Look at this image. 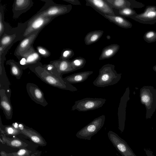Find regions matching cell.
I'll list each match as a JSON object with an SVG mask.
<instances>
[{
  "mask_svg": "<svg viewBox=\"0 0 156 156\" xmlns=\"http://www.w3.org/2000/svg\"><path fill=\"white\" fill-rule=\"evenodd\" d=\"M144 150L147 156H154L153 154V152L150 150L148 149H144Z\"/></svg>",
  "mask_w": 156,
  "mask_h": 156,
  "instance_id": "38",
  "label": "cell"
},
{
  "mask_svg": "<svg viewBox=\"0 0 156 156\" xmlns=\"http://www.w3.org/2000/svg\"><path fill=\"white\" fill-rule=\"evenodd\" d=\"M74 55V53L72 49L70 48L64 49L62 53L61 59L69 60Z\"/></svg>",
  "mask_w": 156,
  "mask_h": 156,
  "instance_id": "29",
  "label": "cell"
},
{
  "mask_svg": "<svg viewBox=\"0 0 156 156\" xmlns=\"http://www.w3.org/2000/svg\"><path fill=\"white\" fill-rule=\"evenodd\" d=\"M118 10L119 16L124 17H129L132 18L137 14L133 9L130 7L125 8Z\"/></svg>",
  "mask_w": 156,
  "mask_h": 156,
  "instance_id": "24",
  "label": "cell"
},
{
  "mask_svg": "<svg viewBox=\"0 0 156 156\" xmlns=\"http://www.w3.org/2000/svg\"><path fill=\"white\" fill-rule=\"evenodd\" d=\"M130 3V8L133 9V8H140L143 7L144 5L141 3L137 2L135 0H129Z\"/></svg>",
  "mask_w": 156,
  "mask_h": 156,
  "instance_id": "33",
  "label": "cell"
},
{
  "mask_svg": "<svg viewBox=\"0 0 156 156\" xmlns=\"http://www.w3.org/2000/svg\"><path fill=\"white\" fill-rule=\"evenodd\" d=\"M108 135L112 144L122 156H136L127 142L117 134L110 130Z\"/></svg>",
  "mask_w": 156,
  "mask_h": 156,
  "instance_id": "6",
  "label": "cell"
},
{
  "mask_svg": "<svg viewBox=\"0 0 156 156\" xmlns=\"http://www.w3.org/2000/svg\"><path fill=\"white\" fill-rule=\"evenodd\" d=\"M22 57H25L26 59V67H29L30 66L35 64L40 58L38 53L35 51L32 48Z\"/></svg>",
  "mask_w": 156,
  "mask_h": 156,
  "instance_id": "21",
  "label": "cell"
},
{
  "mask_svg": "<svg viewBox=\"0 0 156 156\" xmlns=\"http://www.w3.org/2000/svg\"><path fill=\"white\" fill-rule=\"evenodd\" d=\"M129 88L127 87L123 95L121 98L119 107L118 108V118L119 129L121 132H123L125 128L126 120V108L127 103L130 99Z\"/></svg>",
  "mask_w": 156,
  "mask_h": 156,
  "instance_id": "9",
  "label": "cell"
},
{
  "mask_svg": "<svg viewBox=\"0 0 156 156\" xmlns=\"http://www.w3.org/2000/svg\"><path fill=\"white\" fill-rule=\"evenodd\" d=\"M104 32L103 30H99L88 33L84 38L85 44L90 45L97 42L101 37Z\"/></svg>",
  "mask_w": 156,
  "mask_h": 156,
  "instance_id": "20",
  "label": "cell"
},
{
  "mask_svg": "<svg viewBox=\"0 0 156 156\" xmlns=\"http://www.w3.org/2000/svg\"><path fill=\"white\" fill-rule=\"evenodd\" d=\"M131 19L141 23L154 24L156 23V6H147L143 12L137 14Z\"/></svg>",
  "mask_w": 156,
  "mask_h": 156,
  "instance_id": "8",
  "label": "cell"
},
{
  "mask_svg": "<svg viewBox=\"0 0 156 156\" xmlns=\"http://www.w3.org/2000/svg\"><path fill=\"white\" fill-rule=\"evenodd\" d=\"M93 73V71H87L76 73L63 78V80L71 84L80 83L87 80Z\"/></svg>",
  "mask_w": 156,
  "mask_h": 156,
  "instance_id": "15",
  "label": "cell"
},
{
  "mask_svg": "<svg viewBox=\"0 0 156 156\" xmlns=\"http://www.w3.org/2000/svg\"><path fill=\"white\" fill-rule=\"evenodd\" d=\"M71 156H72V155H71Z\"/></svg>",
  "mask_w": 156,
  "mask_h": 156,
  "instance_id": "41",
  "label": "cell"
},
{
  "mask_svg": "<svg viewBox=\"0 0 156 156\" xmlns=\"http://www.w3.org/2000/svg\"><path fill=\"white\" fill-rule=\"evenodd\" d=\"M144 41L148 43H151L156 41V31L150 30L145 32L144 35Z\"/></svg>",
  "mask_w": 156,
  "mask_h": 156,
  "instance_id": "27",
  "label": "cell"
},
{
  "mask_svg": "<svg viewBox=\"0 0 156 156\" xmlns=\"http://www.w3.org/2000/svg\"><path fill=\"white\" fill-rule=\"evenodd\" d=\"M0 107L3 110L5 116L8 119H11L13 115L12 107L10 99L7 96L6 90L0 89Z\"/></svg>",
  "mask_w": 156,
  "mask_h": 156,
  "instance_id": "14",
  "label": "cell"
},
{
  "mask_svg": "<svg viewBox=\"0 0 156 156\" xmlns=\"http://www.w3.org/2000/svg\"><path fill=\"white\" fill-rule=\"evenodd\" d=\"M111 22L113 23L118 26L126 29L132 27V24L124 17L115 15H105L103 16Z\"/></svg>",
  "mask_w": 156,
  "mask_h": 156,
  "instance_id": "18",
  "label": "cell"
},
{
  "mask_svg": "<svg viewBox=\"0 0 156 156\" xmlns=\"http://www.w3.org/2000/svg\"><path fill=\"white\" fill-rule=\"evenodd\" d=\"M39 31L33 32L23 39L18 46L16 51L15 54L18 56H22L27 52L31 48V45Z\"/></svg>",
  "mask_w": 156,
  "mask_h": 156,
  "instance_id": "13",
  "label": "cell"
},
{
  "mask_svg": "<svg viewBox=\"0 0 156 156\" xmlns=\"http://www.w3.org/2000/svg\"><path fill=\"white\" fill-rule=\"evenodd\" d=\"M13 126L15 127V128L17 129H19V125L18 126V124L17 123H15L13 124Z\"/></svg>",
  "mask_w": 156,
  "mask_h": 156,
  "instance_id": "39",
  "label": "cell"
},
{
  "mask_svg": "<svg viewBox=\"0 0 156 156\" xmlns=\"http://www.w3.org/2000/svg\"><path fill=\"white\" fill-rule=\"evenodd\" d=\"M86 5L91 7L103 16L115 14L110 4L106 0H85Z\"/></svg>",
  "mask_w": 156,
  "mask_h": 156,
  "instance_id": "10",
  "label": "cell"
},
{
  "mask_svg": "<svg viewBox=\"0 0 156 156\" xmlns=\"http://www.w3.org/2000/svg\"><path fill=\"white\" fill-rule=\"evenodd\" d=\"M29 68L42 80L51 86L72 92L78 91L76 87L65 81L63 78H59L52 74L41 65L35 64L30 66Z\"/></svg>",
  "mask_w": 156,
  "mask_h": 156,
  "instance_id": "1",
  "label": "cell"
},
{
  "mask_svg": "<svg viewBox=\"0 0 156 156\" xmlns=\"http://www.w3.org/2000/svg\"><path fill=\"white\" fill-rule=\"evenodd\" d=\"M29 154V151L25 149H22L19 150L17 152L15 153L14 156H26Z\"/></svg>",
  "mask_w": 156,
  "mask_h": 156,
  "instance_id": "34",
  "label": "cell"
},
{
  "mask_svg": "<svg viewBox=\"0 0 156 156\" xmlns=\"http://www.w3.org/2000/svg\"><path fill=\"white\" fill-rule=\"evenodd\" d=\"M30 1L17 0L15 1L14 11H19L26 9L30 5Z\"/></svg>",
  "mask_w": 156,
  "mask_h": 156,
  "instance_id": "26",
  "label": "cell"
},
{
  "mask_svg": "<svg viewBox=\"0 0 156 156\" xmlns=\"http://www.w3.org/2000/svg\"><path fill=\"white\" fill-rule=\"evenodd\" d=\"M140 102L146 109V118L150 119L156 109V90L152 86H144L140 90Z\"/></svg>",
  "mask_w": 156,
  "mask_h": 156,
  "instance_id": "3",
  "label": "cell"
},
{
  "mask_svg": "<svg viewBox=\"0 0 156 156\" xmlns=\"http://www.w3.org/2000/svg\"><path fill=\"white\" fill-rule=\"evenodd\" d=\"M44 68L54 76L59 78H62V76L54 66L52 64L44 66Z\"/></svg>",
  "mask_w": 156,
  "mask_h": 156,
  "instance_id": "28",
  "label": "cell"
},
{
  "mask_svg": "<svg viewBox=\"0 0 156 156\" xmlns=\"http://www.w3.org/2000/svg\"><path fill=\"white\" fill-rule=\"evenodd\" d=\"M12 37L9 35H6L2 37L1 40V45L5 46L9 44L12 41Z\"/></svg>",
  "mask_w": 156,
  "mask_h": 156,
  "instance_id": "31",
  "label": "cell"
},
{
  "mask_svg": "<svg viewBox=\"0 0 156 156\" xmlns=\"http://www.w3.org/2000/svg\"><path fill=\"white\" fill-rule=\"evenodd\" d=\"M153 69L155 72H156V65L153 66Z\"/></svg>",
  "mask_w": 156,
  "mask_h": 156,
  "instance_id": "40",
  "label": "cell"
},
{
  "mask_svg": "<svg viewBox=\"0 0 156 156\" xmlns=\"http://www.w3.org/2000/svg\"><path fill=\"white\" fill-rule=\"evenodd\" d=\"M5 129L7 133L9 134H17L20 132L19 129H16L13 126H6Z\"/></svg>",
  "mask_w": 156,
  "mask_h": 156,
  "instance_id": "32",
  "label": "cell"
},
{
  "mask_svg": "<svg viewBox=\"0 0 156 156\" xmlns=\"http://www.w3.org/2000/svg\"><path fill=\"white\" fill-rule=\"evenodd\" d=\"M58 73L62 76L63 74L74 71L72 66L71 61L69 60L61 59L57 62H52Z\"/></svg>",
  "mask_w": 156,
  "mask_h": 156,
  "instance_id": "17",
  "label": "cell"
},
{
  "mask_svg": "<svg viewBox=\"0 0 156 156\" xmlns=\"http://www.w3.org/2000/svg\"><path fill=\"white\" fill-rule=\"evenodd\" d=\"M112 8L120 10L125 8L130 7V3L129 0H106Z\"/></svg>",
  "mask_w": 156,
  "mask_h": 156,
  "instance_id": "22",
  "label": "cell"
},
{
  "mask_svg": "<svg viewBox=\"0 0 156 156\" xmlns=\"http://www.w3.org/2000/svg\"><path fill=\"white\" fill-rule=\"evenodd\" d=\"M11 73L12 75L19 80L22 76L23 71L20 66L14 62H10Z\"/></svg>",
  "mask_w": 156,
  "mask_h": 156,
  "instance_id": "25",
  "label": "cell"
},
{
  "mask_svg": "<svg viewBox=\"0 0 156 156\" xmlns=\"http://www.w3.org/2000/svg\"><path fill=\"white\" fill-rule=\"evenodd\" d=\"M120 48L117 44H112L104 48L99 58V60L110 58L114 56L118 52Z\"/></svg>",
  "mask_w": 156,
  "mask_h": 156,
  "instance_id": "19",
  "label": "cell"
},
{
  "mask_svg": "<svg viewBox=\"0 0 156 156\" xmlns=\"http://www.w3.org/2000/svg\"><path fill=\"white\" fill-rule=\"evenodd\" d=\"M6 143L9 144L10 146L16 147H20L23 145L22 142L18 139H14L10 140H7Z\"/></svg>",
  "mask_w": 156,
  "mask_h": 156,
  "instance_id": "30",
  "label": "cell"
},
{
  "mask_svg": "<svg viewBox=\"0 0 156 156\" xmlns=\"http://www.w3.org/2000/svg\"><path fill=\"white\" fill-rule=\"evenodd\" d=\"M106 100L102 98H86L76 101L72 108V110L86 112L102 107Z\"/></svg>",
  "mask_w": 156,
  "mask_h": 156,
  "instance_id": "5",
  "label": "cell"
},
{
  "mask_svg": "<svg viewBox=\"0 0 156 156\" xmlns=\"http://www.w3.org/2000/svg\"><path fill=\"white\" fill-rule=\"evenodd\" d=\"M73 5H81L80 1L78 0H63Z\"/></svg>",
  "mask_w": 156,
  "mask_h": 156,
  "instance_id": "36",
  "label": "cell"
},
{
  "mask_svg": "<svg viewBox=\"0 0 156 156\" xmlns=\"http://www.w3.org/2000/svg\"><path fill=\"white\" fill-rule=\"evenodd\" d=\"M86 62V59L81 57H76L71 61V65L74 71L83 68Z\"/></svg>",
  "mask_w": 156,
  "mask_h": 156,
  "instance_id": "23",
  "label": "cell"
},
{
  "mask_svg": "<svg viewBox=\"0 0 156 156\" xmlns=\"http://www.w3.org/2000/svg\"><path fill=\"white\" fill-rule=\"evenodd\" d=\"M38 52L44 56H47L49 55L48 52L44 48L41 47H38L37 48Z\"/></svg>",
  "mask_w": 156,
  "mask_h": 156,
  "instance_id": "35",
  "label": "cell"
},
{
  "mask_svg": "<svg viewBox=\"0 0 156 156\" xmlns=\"http://www.w3.org/2000/svg\"><path fill=\"white\" fill-rule=\"evenodd\" d=\"M114 65L107 64L99 70V74L93 82L95 86L105 87L116 84L120 80L122 73H118L115 69Z\"/></svg>",
  "mask_w": 156,
  "mask_h": 156,
  "instance_id": "2",
  "label": "cell"
},
{
  "mask_svg": "<svg viewBox=\"0 0 156 156\" xmlns=\"http://www.w3.org/2000/svg\"><path fill=\"white\" fill-rule=\"evenodd\" d=\"M4 25L2 20V15L1 13H0V33L1 36L3 33L4 30Z\"/></svg>",
  "mask_w": 156,
  "mask_h": 156,
  "instance_id": "37",
  "label": "cell"
},
{
  "mask_svg": "<svg viewBox=\"0 0 156 156\" xmlns=\"http://www.w3.org/2000/svg\"><path fill=\"white\" fill-rule=\"evenodd\" d=\"M26 88L29 95L34 101L43 106H46L48 105L44 93L37 85L28 83L27 84Z\"/></svg>",
  "mask_w": 156,
  "mask_h": 156,
  "instance_id": "12",
  "label": "cell"
},
{
  "mask_svg": "<svg viewBox=\"0 0 156 156\" xmlns=\"http://www.w3.org/2000/svg\"><path fill=\"white\" fill-rule=\"evenodd\" d=\"M54 18L43 16L37 14L33 17L28 23L23 35L27 37L35 32L40 31Z\"/></svg>",
  "mask_w": 156,
  "mask_h": 156,
  "instance_id": "7",
  "label": "cell"
},
{
  "mask_svg": "<svg viewBox=\"0 0 156 156\" xmlns=\"http://www.w3.org/2000/svg\"><path fill=\"white\" fill-rule=\"evenodd\" d=\"M20 132L29 137L33 141L42 146L45 145L46 143L42 137L36 131L27 128L22 125L19 128Z\"/></svg>",
  "mask_w": 156,
  "mask_h": 156,
  "instance_id": "16",
  "label": "cell"
},
{
  "mask_svg": "<svg viewBox=\"0 0 156 156\" xmlns=\"http://www.w3.org/2000/svg\"><path fill=\"white\" fill-rule=\"evenodd\" d=\"M71 5H51L37 14L43 16L54 18L69 12L72 9Z\"/></svg>",
  "mask_w": 156,
  "mask_h": 156,
  "instance_id": "11",
  "label": "cell"
},
{
  "mask_svg": "<svg viewBox=\"0 0 156 156\" xmlns=\"http://www.w3.org/2000/svg\"><path fill=\"white\" fill-rule=\"evenodd\" d=\"M105 120V116L102 115L94 119L88 124L79 131L76 136L81 139L90 140L102 127Z\"/></svg>",
  "mask_w": 156,
  "mask_h": 156,
  "instance_id": "4",
  "label": "cell"
}]
</instances>
